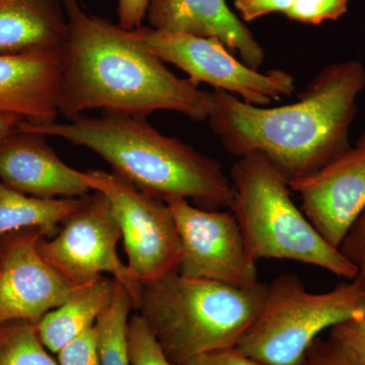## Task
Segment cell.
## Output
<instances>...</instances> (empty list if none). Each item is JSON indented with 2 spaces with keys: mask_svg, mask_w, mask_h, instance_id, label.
<instances>
[{
  "mask_svg": "<svg viewBox=\"0 0 365 365\" xmlns=\"http://www.w3.org/2000/svg\"><path fill=\"white\" fill-rule=\"evenodd\" d=\"M67 36L62 47L57 108L67 119L88 110L148 118L173 111L207 121L211 93L190 78H178L126 30L86 13L78 0H62Z\"/></svg>",
  "mask_w": 365,
  "mask_h": 365,
  "instance_id": "1",
  "label": "cell"
},
{
  "mask_svg": "<svg viewBox=\"0 0 365 365\" xmlns=\"http://www.w3.org/2000/svg\"><path fill=\"white\" fill-rule=\"evenodd\" d=\"M364 88L365 67L359 60L334 62L289 105L258 107L213 90L207 121L228 153L239 158L260 155L294 182L351 146L350 128Z\"/></svg>",
  "mask_w": 365,
  "mask_h": 365,
  "instance_id": "2",
  "label": "cell"
},
{
  "mask_svg": "<svg viewBox=\"0 0 365 365\" xmlns=\"http://www.w3.org/2000/svg\"><path fill=\"white\" fill-rule=\"evenodd\" d=\"M19 128L88 148L109 163L117 176L165 202L186 199L208 210H230L234 203V186L222 163L176 137L163 135L146 118L104 113L67 122L23 121Z\"/></svg>",
  "mask_w": 365,
  "mask_h": 365,
  "instance_id": "3",
  "label": "cell"
},
{
  "mask_svg": "<svg viewBox=\"0 0 365 365\" xmlns=\"http://www.w3.org/2000/svg\"><path fill=\"white\" fill-rule=\"evenodd\" d=\"M268 283L237 287L178 272L141 284L133 309L176 365L235 348L260 311Z\"/></svg>",
  "mask_w": 365,
  "mask_h": 365,
  "instance_id": "4",
  "label": "cell"
},
{
  "mask_svg": "<svg viewBox=\"0 0 365 365\" xmlns=\"http://www.w3.org/2000/svg\"><path fill=\"white\" fill-rule=\"evenodd\" d=\"M232 212L252 260L299 262L354 280L357 269L319 234L295 205L287 178L260 155L239 158L230 170Z\"/></svg>",
  "mask_w": 365,
  "mask_h": 365,
  "instance_id": "5",
  "label": "cell"
},
{
  "mask_svg": "<svg viewBox=\"0 0 365 365\" xmlns=\"http://www.w3.org/2000/svg\"><path fill=\"white\" fill-rule=\"evenodd\" d=\"M364 314L365 292L355 280L312 294L295 274H283L268 283L260 311L235 348L260 365H302L319 334Z\"/></svg>",
  "mask_w": 365,
  "mask_h": 365,
  "instance_id": "6",
  "label": "cell"
},
{
  "mask_svg": "<svg viewBox=\"0 0 365 365\" xmlns=\"http://www.w3.org/2000/svg\"><path fill=\"white\" fill-rule=\"evenodd\" d=\"M85 179L91 191L104 194L111 204L132 279L141 285L178 272L182 242L169 205L114 173L88 170Z\"/></svg>",
  "mask_w": 365,
  "mask_h": 365,
  "instance_id": "7",
  "label": "cell"
},
{
  "mask_svg": "<svg viewBox=\"0 0 365 365\" xmlns=\"http://www.w3.org/2000/svg\"><path fill=\"white\" fill-rule=\"evenodd\" d=\"M151 53L186 72L196 83H207L215 90L237 96L247 104L268 107L273 101L289 97L295 91L294 76L282 69L261 72L234 56L216 38L157 30L136 29Z\"/></svg>",
  "mask_w": 365,
  "mask_h": 365,
  "instance_id": "8",
  "label": "cell"
},
{
  "mask_svg": "<svg viewBox=\"0 0 365 365\" xmlns=\"http://www.w3.org/2000/svg\"><path fill=\"white\" fill-rule=\"evenodd\" d=\"M121 228L107 197L93 191L83 205L62 223L51 239L41 237L38 251L54 270L74 287H81L108 273L127 290L133 307L141 285L132 279L127 265L117 253Z\"/></svg>",
  "mask_w": 365,
  "mask_h": 365,
  "instance_id": "9",
  "label": "cell"
},
{
  "mask_svg": "<svg viewBox=\"0 0 365 365\" xmlns=\"http://www.w3.org/2000/svg\"><path fill=\"white\" fill-rule=\"evenodd\" d=\"M169 205L182 242L178 273L186 277L218 281L237 287L260 282L256 262L247 251L241 227L232 210H208L186 199Z\"/></svg>",
  "mask_w": 365,
  "mask_h": 365,
  "instance_id": "10",
  "label": "cell"
},
{
  "mask_svg": "<svg viewBox=\"0 0 365 365\" xmlns=\"http://www.w3.org/2000/svg\"><path fill=\"white\" fill-rule=\"evenodd\" d=\"M43 237L38 228H28L0 240V324H38L76 289L41 257L38 242Z\"/></svg>",
  "mask_w": 365,
  "mask_h": 365,
  "instance_id": "11",
  "label": "cell"
},
{
  "mask_svg": "<svg viewBox=\"0 0 365 365\" xmlns=\"http://www.w3.org/2000/svg\"><path fill=\"white\" fill-rule=\"evenodd\" d=\"M319 234L339 249L365 210V130L354 145L318 172L289 182Z\"/></svg>",
  "mask_w": 365,
  "mask_h": 365,
  "instance_id": "12",
  "label": "cell"
},
{
  "mask_svg": "<svg viewBox=\"0 0 365 365\" xmlns=\"http://www.w3.org/2000/svg\"><path fill=\"white\" fill-rule=\"evenodd\" d=\"M38 132L18 128L0 141V182L38 198H81L91 191L85 172L60 160Z\"/></svg>",
  "mask_w": 365,
  "mask_h": 365,
  "instance_id": "13",
  "label": "cell"
},
{
  "mask_svg": "<svg viewBox=\"0 0 365 365\" xmlns=\"http://www.w3.org/2000/svg\"><path fill=\"white\" fill-rule=\"evenodd\" d=\"M61 71L62 48L0 55V112L28 123L55 121Z\"/></svg>",
  "mask_w": 365,
  "mask_h": 365,
  "instance_id": "14",
  "label": "cell"
},
{
  "mask_svg": "<svg viewBox=\"0 0 365 365\" xmlns=\"http://www.w3.org/2000/svg\"><path fill=\"white\" fill-rule=\"evenodd\" d=\"M146 18L157 30L216 38L257 71L265 59L263 47L225 0H153Z\"/></svg>",
  "mask_w": 365,
  "mask_h": 365,
  "instance_id": "15",
  "label": "cell"
},
{
  "mask_svg": "<svg viewBox=\"0 0 365 365\" xmlns=\"http://www.w3.org/2000/svg\"><path fill=\"white\" fill-rule=\"evenodd\" d=\"M66 36L62 0H0V55L61 49Z\"/></svg>",
  "mask_w": 365,
  "mask_h": 365,
  "instance_id": "16",
  "label": "cell"
},
{
  "mask_svg": "<svg viewBox=\"0 0 365 365\" xmlns=\"http://www.w3.org/2000/svg\"><path fill=\"white\" fill-rule=\"evenodd\" d=\"M115 287L116 280L102 275L76 287L63 304L46 314L37 324L45 347L57 354L71 341L93 328L98 317L111 304Z\"/></svg>",
  "mask_w": 365,
  "mask_h": 365,
  "instance_id": "17",
  "label": "cell"
},
{
  "mask_svg": "<svg viewBox=\"0 0 365 365\" xmlns=\"http://www.w3.org/2000/svg\"><path fill=\"white\" fill-rule=\"evenodd\" d=\"M85 197L38 198L0 182V240L11 232L28 228H38L45 237L51 239L58 234L64 220L83 205Z\"/></svg>",
  "mask_w": 365,
  "mask_h": 365,
  "instance_id": "18",
  "label": "cell"
},
{
  "mask_svg": "<svg viewBox=\"0 0 365 365\" xmlns=\"http://www.w3.org/2000/svg\"><path fill=\"white\" fill-rule=\"evenodd\" d=\"M132 309L130 294L116 280L111 304L95 325L100 365H131L127 350V327Z\"/></svg>",
  "mask_w": 365,
  "mask_h": 365,
  "instance_id": "19",
  "label": "cell"
},
{
  "mask_svg": "<svg viewBox=\"0 0 365 365\" xmlns=\"http://www.w3.org/2000/svg\"><path fill=\"white\" fill-rule=\"evenodd\" d=\"M0 365H59L40 339L37 324L11 321L0 324Z\"/></svg>",
  "mask_w": 365,
  "mask_h": 365,
  "instance_id": "20",
  "label": "cell"
},
{
  "mask_svg": "<svg viewBox=\"0 0 365 365\" xmlns=\"http://www.w3.org/2000/svg\"><path fill=\"white\" fill-rule=\"evenodd\" d=\"M127 350L131 365H176L168 359L150 327L138 314L129 319Z\"/></svg>",
  "mask_w": 365,
  "mask_h": 365,
  "instance_id": "21",
  "label": "cell"
},
{
  "mask_svg": "<svg viewBox=\"0 0 365 365\" xmlns=\"http://www.w3.org/2000/svg\"><path fill=\"white\" fill-rule=\"evenodd\" d=\"M350 0H297L285 14L289 20L307 25L336 21L348 11Z\"/></svg>",
  "mask_w": 365,
  "mask_h": 365,
  "instance_id": "22",
  "label": "cell"
},
{
  "mask_svg": "<svg viewBox=\"0 0 365 365\" xmlns=\"http://www.w3.org/2000/svg\"><path fill=\"white\" fill-rule=\"evenodd\" d=\"M329 338L365 364V314L361 318L349 319L334 326L330 329Z\"/></svg>",
  "mask_w": 365,
  "mask_h": 365,
  "instance_id": "23",
  "label": "cell"
},
{
  "mask_svg": "<svg viewBox=\"0 0 365 365\" xmlns=\"http://www.w3.org/2000/svg\"><path fill=\"white\" fill-rule=\"evenodd\" d=\"M59 365H100L95 327L81 334L57 353Z\"/></svg>",
  "mask_w": 365,
  "mask_h": 365,
  "instance_id": "24",
  "label": "cell"
},
{
  "mask_svg": "<svg viewBox=\"0 0 365 365\" xmlns=\"http://www.w3.org/2000/svg\"><path fill=\"white\" fill-rule=\"evenodd\" d=\"M339 250L356 267L357 276L354 280L365 292V210L346 235Z\"/></svg>",
  "mask_w": 365,
  "mask_h": 365,
  "instance_id": "25",
  "label": "cell"
},
{
  "mask_svg": "<svg viewBox=\"0 0 365 365\" xmlns=\"http://www.w3.org/2000/svg\"><path fill=\"white\" fill-rule=\"evenodd\" d=\"M302 365H365L345 351L339 344L328 338H317L307 350Z\"/></svg>",
  "mask_w": 365,
  "mask_h": 365,
  "instance_id": "26",
  "label": "cell"
},
{
  "mask_svg": "<svg viewBox=\"0 0 365 365\" xmlns=\"http://www.w3.org/2000/svg\"><path fill=\"white\" fill-rule=\"evenodd\" d=\"M297 0H235L244 21H253L273 13L287 14Z\"/></svg>",
  "mask_w": 365,
  "mask_h": 365,
  "instance_id": "27",
  "label": "cell"
},
{
  "mask_svg": "<svg viewBox=\"0 0 365 365\" xmlns=\"http://www.w3.org/2000/svg\"><path fill=\"white\" fill-rule=\"evenodd\" d=\"M153 0H118L119 25L126 30H135L143 26Z\"/></svg>",
  "mask_w": 365,
  "mask_h": 365,
  "instance_id": "28",
  "label": "cell"
},
{
  "mask_svg": "<svg viewBox=\"0 0 365 365\" xmlns=\"http://www.w3.org/2000/svg\"><path fill=\"white\" fill-rule=\"evenodd\" d=\"M184 365H260L240 352L237 348L204 353Z\"/></svg>",
  "mask_w": 365,
  "mask_h": 365,
  "instance_id": "29",
  "label": "cell"
},
{
  "mask_svg": "<svg viewBox=\"0 0 365 365\" xmlns=\"http://www.w3.org/2000/svg\"><path fill=\"white\" fill-rule=\"evenodd\" d=\"M23 121L21 117L16 115L0 112V141L4 140L9 134L16 130Z\"/></svg>",
  "mask_w": 365,
  "mask_h": 365,
  "instance_id": "30",
  "label": "cell"
}]
</instances>
